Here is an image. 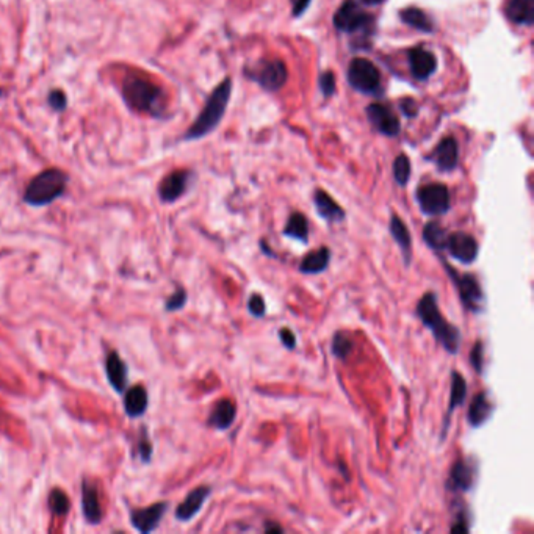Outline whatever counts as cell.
Instances as JSON below:
<instances>
[{"mask_svg":"<svg viewBox=\"0 0 534 534\" xmlns=\"http://www.w3.org/2000/svg\"><path fill=\"white\" fill-rule=\"evenodd\" d=\"M429 160L434 162L440 172H451L456 170L459 162L458 143L453 136H445L431 153Z\"/></svg>","mask_w":534,"mask_h":534,"instance_id":"9a60e30c","label":"cell"},{"mask_svg":"<svg viewBox=\"0 0 534 534\" xmlns=\"http://www.w3.org/2000/svg\"><path fill=\"white\" fill-rule=\"evenodd\" d=\"M4 95H5L4 90H2V88H0V97H4Z\"/></svg>","mask_w":534,"mask_h":534,"instance_id":"bcb514c9","label":"cell"},{"mask_svg":"<svg viewBox=\"0 0 534 534\" xmlns=\"http://www.w3.org/2000/svg\"><path fill=\"white\" fill-rule=\"evenodd\" d=\"M212 494V487L208 486H199L193 489L191 492L186 495V499L179 504L176 509V518L180 522H190L191 518L199 514V511L204 506V503L208 500V497Z\"/></svg>","mask_w":534,"mask_h":534,"instance_id":"2e32d148","label":"cell"},{"mask_svg":"<svg viewBox=\"0 0 534 534\" xmlns=\"http://www.w3.org/2000/svg\"><path fill=\"white\" fill-rule=\"evenodd\" d=\"M401 110H403L404 114H406V117L414 118L415 114H417L418 107H417L414 99H406V100H403V102H401Z\"/></svg>","mask_w":534,"mask_h":534,"instance_id":"7bdbcfd3","label":"cell"},{"mask_svg":"<svg viewBox=\"0 0 534 534\" xmlns=\"http://www.w3.org/2000/svg\"><path fill=\"white\" fill-rule=\"evenodd\" d=\"M237 417L235 404L230 400H221L215 404L210 415L207 418V425L218 431H226L232 427Z\"/></svg>","mask_w":534,"mask_h":534,"instance_id":"cb8c5ba5","label":"cell"},{"mask_svg":"<svg viewBox=\"0 0 534 534\" xmlns=\"http://www.w3.org/2000/svg\"><path fill=\"white\" fill-rule=\"evenodd\" d=\"M278 336H279L280 343H283L287 350H295V348H297V336L293 334L292 329L280 328Z\"/></svg>","mask_w":534,"mask_h":534,"instance_id":"f35d334b","label":"cell"},{"mask_svg":"<svg viewBox=\"0 0 534 534\" xmlns=\"http://www.w3.org/2000/svg\"><path fill=\"white\" fill-rule=\"evenodd\" d=\"M388 230H391L393 242L398 244L404 259V265L409 266L410 261H413V237H410L408 226L404 225V221L398 215L393 213L391 218V225H388Z\"/></svg>","mask_w":534,"mask_h":534,"instance_id":"7402d4cb","label":"cell"},{"mask_svg":"<svg viewBox=\"0 0 534 534\" xmlns=\"http://www.w3.org/2000/svg\"><path fill=\"white\" fill-rule=\"evenodd\" d=\"M149 404L148 392L143 386H134L124 395V410L131 418H138L146 413Z\"/></svg>","mask_w":534,"mask_h":534,"instance_id":"d4e9b609","label":"cell"},{"mask_svg":"<svg viewBox=\"0 0 534 534\" xmlns=\"http://www.w3.org/2000/svg\"><path fill=\"white\" fill-rule=\"evenodd\" d=\"M446 237H449V232H446V230L444 229V226L440 225L439 221H429L423 227V240H425V243H427L428 247L431 249H434L436 252L445 251Z\"/></svg>","mask_w":534,"mask_h":534,"instance_id":"f546056e","label":"cell"},{"mask_svg":"<svg viewBox=\"0 0 534 534\" xmlns=\"http://www.w3.org/2000/svg\"><path fill=\"white\" fill-rule=\"evenodd\" d=\"M409 64L410 72L417 78V81H427L437 68L436 57L432 55L429 50L423 47H415L409 52Z\"/></svg>","mask_w":534,"mask_h":534,"instance_id":"ac0fdd59","label":"cell"},{"mask_svg":"<svg viewBox=\"0 0 534 534\" xmlns=\"http://www.w3.org/2000/svg\"><path fill=\"white\" fill-rule=\"evenodd\" d=\"M230 95H232V81H230V78H225V81L212 91V95L208 96L204 108H202L199 113V117L184 135V140H199L202 136L213 132L215 129L218 127L222 117H225Z\"/></svg>","mask_w":534,"mask_h":534,"instance_id":"7a4b0ae2","label":"cell"},{"mask_svg":"<svg viewBox=\"0 0 534 534\" xmlns=\"http://www.w3.org/2000/svg\"><path fill=\"white\" fill-rule=\"evenodd\" d=\"M121 91L126 104L132 110L150 117H160L163 113V93L148 77L126 76Z\"/></svg>","mask_w":534,"mask_h":534,"instance_id":"3957f363","label":"cell"},{"mask_svg":"<svg viewBox=\"0 0 534 534\" xmlns=\"http://www.w3.org/2000/svg\"><path fill=\"white\" fill-rule=\"evenodd\" d=\"M105 372H107V378L110 386L117 391L118 393H124L127 388V379H129V373H127V365L124 360L121 359L118 351H112L110 355L105 359Z\"/></svg>","mask_w":534,"mask_h":534,"instance_id":"ffe728a7","label":"cell"},{"mask_svg":"<svg viewBox=\"0 0 534 534\" xmlns=\"http://www.w3.org/2000/svg\"><path fill=\"white\" fill-rule=\"evenodd\" d=\"M445 251L449 256L459 263L470 265L476 261L480 254V244L472 234L467 232H453L446 237Z\"/></svg>","mask_w":534,"mask_h":534,"instance_id":"8fae6325","label":"cell"},{"mask_svg":"<svg viewBox=\"0 0 534 534\" xmlns=\"http://www.w3.org/2000/svg\"><path fill=\"white\" fill-rule=\"evenodd\" d=\"M393 179L400 186H406L410 179V162L409 158L400 154L393 160Z\"/></svg>","mask_w":534,"mask_h":534,"instance_id":"d6a6232c","label":"cell"},{"mask_svg":"<svg viewBox=\"0 0 534 534\" xmlns=\"http://www.w3.org/2000/svg\"><path fill=\"white\" fill-rule=\"evenodd\" d=\"M319 85H320V91L324 97H331L336 95V76L334 72L331 71H324L320 74L319 78Z\"/></svg>","mask_w":534,"mask_h":534,"instance_id":"e575fe53","label":"cell"},{"mask_svg":"<svg viewBox=\"0 0 534 534\" xmlns=\"http://www.w3.org/2000/svg\"><path fill=\"white\" fill-rule=\"evenodd\" d=\"M368 122L376 129V131L386 136H396L400 134V119L395 117V113L387 105L382 104H370L367 107Z\"/></svg>","mask_w":534,"mask_h":534,"instance_id":"5bb4252c","label":"cell"},{"mask_svg":"<svg viewBox=\"0 0 534 534\" xmlns=\"http://www.w3.org/2000/svg\"><path fill=\"white\" fill-rule=\"evenodd\" d=\"M445 271L449 273L451 283L456 287L459 299L463 306L472 314H481L485 310V292L478 283L476 276L470 273H459L453 268L450 263L445 262V259L440 256Z\"/></svg>","mask_w":534,"mask_h":534,"instance_id":"5b68a950","label":"cell"},{"mask_svg":"<svg viewBox=\"0 0 534 534\" xmlns=\"http://www.w3.org/2000/svg\"><path fill=\"white\" fill-rule=\"evenodd\" d=\"M186 301H189L186 290L184 287H177L174 293H172L167 299V302H165V309H167L168 312H176V310H180L186 304Z\"/></svg>","mask_w":534,"mask_h":534,"instance_id":"836d02e7","label":"cell"},{"mask_svg":"<svg viewBox=\"0 0 534 534\" xmlns=\"http://www.w3.org/2000/svg\"><path fill=\"white\" fill-rule=\"evenodd\" d=\"M372 25V16L365 13L356 0H345L334 14V27L343 33H357Z\"/></svg>","mask_w":534,"mask_h":534,"instance_id":"9c48e42d","label":"cell"},{"mask_svg":"<svg viewBox=\"0 0 534 534\" xmlns=\"http://www.w3.org/2000/svg\"><path fill=\"white\" fill-rule=\"evenodd\" d=\"M271 531H276V533H283V528H280L279 525H271V523H266L265 526V533H271Z\"/></svg>","mask_w":534,"mask_h":534,"instance_id":"ee69618b","label":"cell"},{"mask_svg":"<svg viewBox=\"0 0 534 534\" xmlns=\"http://www.w3.org/2000/svg\"><path fill=\"white\" fill-rule=\"evenodd\" d=\"M66 172L57 168L44 170L28 182L24 191V202L32 207L49 206L63 196L66 191Z\"/></svg>","mask_w":534,"mask_h":534,"instance_id":"277c9868","label":"cell"},{"mask_svg":"<svg viewBox=\"0 0 534 534\" xmlns=\"http://www.w3.org/2000/svg\"><path fill=\"white\" fill-rule=\"evenodd\" d=\"M170 503L168 502H158L150 504L148 508L134 509L131 511V523L136 531L141 534H148L154 531L160 525L163 516L167 514Z\"/></svg>","mask_w":534,"mask_h":534,"instance_id":"4fadbf2b","label":"cell"},{"mask_svg":"<svg viewBox=\"0 0 534 534\" xmlns=\"http://www.w3.org/2000/svg\"><path fill=\"white\" fill-rule=\"evenodd\" d=\"M494 403L490 401L486 392L476 393L475 398L472 400L470 408L467 410V422L472 428H481L482 425H486L490 420V417L494 415Z\"/></svg>","mask_w":534,"mask_h":534,"instance_id":"d6986e66","label":"cell"},{"mask_svg":"<svg viewBox=\"0 0 534 534\" xmlns=\"http://www.w3.org/2000/svg\"><path fill=\"white\" fill-rule=\"evenodd\" d=\"M140 458L143 463H149L150 461V456H153V444H150V440L148 437L146 432H144L141 440H140Z\"/></svg>","mask_w":534,"mask_h":534,"instance_id":"ab89813d","label":"cell"},{"mask_svg":"<svg viewBox=\"0 0 534 534\" xmlns=\"http://www.w3.org/2000/svg\"><path fill=\"white\" fill-rule=\"evenodd\" d=\"M476 478H478V464L470 458H458L445 481V489L453 494H467L473 489Z\"/></svg>","mask_w":534,"mask_h":534,"instance_id":"30bf717a","label":"cell"},{"mask_svg":"<svg viewBox=\"0 0 534 534\" xmlns=\"http://www.w3.org/2000/svg\"><path fill=\"white\" fill-rule=\"evenodd\" d=\"M506 16L514 24L531 27L534 24V0H509Z\"/></svg>","mask_w":534,"mask_h":534,"instance_id":"4316f807","label":"cell"},{"mask_svg":"<svg viewBox=\"0 0 534 534\" xmlns=\"http://www.w3.org/2000/svg\"><path fill=\"white\" fill-rule=\"evenodd\" d=\"M331 351H333V355L340 359V360H346L351 355L352 351H355V342H352V338L348 333H343V331H338V333L334 334L333 337V343H331Z\"/></svg>","mask_w":534,"mask_h":534,"instance_id":"4dcf8cb0","label":"cell"},{"mask_svg":"<svg viewBox=\"0 0 534 534\" xmlns=\"http://www.w3.org/2000/svg\"><path fill=\"white\" fill-rule=\"evenodd\" d=\"M365 5H381L384 0H362Z\"/></svg>","mask_w":534,"mask_h":534,"instance_id":"f6af8a7d","label":"cell"},{"mask_svg":"<svg viewBox=\"0 0 534 534\" xmlns=\"http://www.w3.org/2000/svg\"><path fill=\"white\" fill-rule=\"evenodd\" d=\"M47 102H49L50 107L54 108L55 112H59V113L63 112V110H66V105H68L66 104V95H64L61 90L50 91L49 96H47Z\"/></svg>","mask_w":534,"mask_h":534,"instance_id":"74e56055","label":"cell"},{"mask_svg":"<svg viewBox=\"0 0 534 534\" xmlns=\"http://www.w3.org/2000/svg\"><path fill=\"white\" fill-rule=\"evenodd\" d=\"M82 509L85 521L91 525H97L102 521V508H100L97 487L93 481L85 480L82 485Z\"/></svg>","mask_w":534,"mask_h":534,"instance_id":"44dd1931","label":"cell"},{"mask_svg":"<svg viewBox=\"0 0 534 534\" xmlns=\"http://www.w3.org/2000/svg\"><path fill=\"white\" fill-rule=\"evenodd\" d=\"M415 198L422 213L427 216H440L449 213L451 196L449 186L444 184H428L417 190Z\"/></svg>","mask_w":534,"mask_h":534,"instance_id":"ba28073f","label":"cell"},{"mask_svg":"<svg viewBox=\"0 0 534 534\" xmlns=\"http://www.w3.org/2000/svg\"><path fill=\"white\" fill-rule=\"evenodd\" d=\"M310 5V0H292V13L295 18L302 16Z\"/></svg>","mask_w":534,"mask_h":534,"instance_id":"b9f144b4","label":"cell"},{"mask_svg":"<svg viewBox=\"0 0 534 534\" xmlns=\"http://www.w3.org/2000/svg\"><path fill=\"white\" fill-rule=\"evenodd\" d=\"M49 508L55 516H66L71 509V502L68 499V495L60 489H54L49 495Z\"/></svg>","mask_w":534,"mask_h":534,"instance_id":"1f68e13d","label":"cell"},{"mask_svg":"<svg viewBox=\"0 0 534 534\" xmlns=\"http://www.w3.org/2000/svg\"><path fill=\"white\" fill-rule=\"evenodd\" d=\"M244 76L266 91H278L285 85L288 71L280 60H261L254 66L244 68Z\"/></svg>","mask_w":534,"mask_h":534,"instance_id":"8992f818","label":"cell"},{"mask_svg":"<svg viewBox=\"0 0 534 534\" xmlns=\"http://www.w3.org/2000/svg\"><path fill=\"white\" fill-rule=\"evenodd\" d=\"M468 530H470V525H468V517L461 512V514L456 518V522H454L453 526L450 528V531L451 533H468Z\"/></svg>","mask_w":534,"mask_h":534,"instance_id":"60d3db41","label":"cell"},{"mask_svg":"<svg viewBox=\"0 0 534 534\" xmlns=\"http://www.w3.org/2000/svg\"><path fill=\"white\" fill-rule=\"evenodd\" d=\"M465 396H467V381H465V378L459 372H453L451 373L450 403H449V409H446V415H445V420H444L442 432H440V440H442V442H444L445 437H446V432H449L450 420H451L453 413H454V410H456V408L463 406L464 401H465Z\"/></svg>","mask_w":534,"mask_h":534,"instance_id":"e0dca14e","label":"cell"},{"mask_svg":"<svg viewBox=\"0 0 534 534\" xmlns=\"http://www.w3.org/2000/svg\"><path fill=\"white\" fill-rule=\"evenodd\" d=\"M248 312L256 316V319H262L266 314V304L265 299L261 293H252L248 299Z\"/></svg>","mask_w":534,"mask_h":534,"instance_id":"d590c367","label":"cell"},{"mask_svg":"<svg viewBox=\"0 0 534 534\" xmlns=\"http://www.w3.org/2000/svg\"><path fill=\"white\" fill-rule=\"evenodd\" d=\"M470 364L476 373H482V368H485V346L480 340L475 343L473 350L470 351Z\"/></svg>","mask_w":534,"mask_h":534,"instance_id":"8d00e7d4","label":"cell"},{"mask_svg":"<svg viewBox=\"0 0 534 534\" xmlns=\"http://www.w3.org/2000/svg\"><path fill=\"white\" fill-rule=\"evenodd\" d=\"M400 19L404 24L415 28L418 32L431 33L432 32V20L423 10L417 8V6H408L400 11Z\"/></svg>","mask_w":534,"mask_h":534,"instance_id":"f1b7e54d","label":"cell"},{"mask_svg":"<svg viewBox=\"0 0 534 534\" xmlns=\"http://www.w3.org/2000/svg\"><path fill=\"white\" fill-rule=\"evenodd\" d=\"M314 204L320 218L328 222H342L345 220V210L324 190L314 193Z\"/></svg>","mask_w":534,"mask_h":534,"instance_id":"603a6c76","label":"cell"},{"mask_svg":"<svg viewBox=\"0 0 534 534\" xmlns=\"http://www.w3.org/2000/svg\"><path fill=\"white\" fill-rule=\"evenodd\" d=\"M283 235L306 244L309 242V222L306 216L301 212H293L288 216L287 225L283 229Z\"/></svg>","mask_w":534,"mask_h":534,"instance_id":"83f0119b","label":"cell"},{"mask_svg":"<svg viewBox=\"0 0 534 534\" xmlns=\"http://www.w3.org/2000/svg\"><path fill=\"white\" fill-rule=\"evenodd\" d=\"M415 315L427 329L434 336L436 342L451 356H456L461 348V331L444 319L439 309V299L434 292L425 293L415 306Z\"/></svg>","mask_w":534,"mask_h":534,"instance_id":"6da1fadb","label":"cell"},{"mask_svg":"<svg viewBox=\"0 0 534 534\" xmlns=\"http://www.w3.org/2000/svg\"><path fill=\"white\" fill-rule=\"evenodd\" d=\"M193 180V172L189 170H177L165 177L158 185V196L163 202L171 204L176 202L190 189Z\"/></svg>","mask_w":534,"mask_h":534,"instance_id":"7c38bea8","label":"cell"},{"mask_svg":"<svg viewBox=\"0 0 534 534\" xmlns=\"http://www.w3.org/2000/svg\"><path fill=\"white\" fill-rule=\"evenodd\" d=\"M350 85L362 95H376L381 88V74L378 68L367 59L351 60L346 71Z\"/></svg>","mask_w":534,"mask_h":534,"instance_id":"52a82bcc","label":"cell"},{"mask_svg":"<svg viewBox=\"0 0 534 534\" xmlns=\"http://www.w3.org/2000/svg\"><path fill=\"white\" fill-rule=\"evenodd\" d=\"M331 263V249L326 247H321L304 256L299 263V271L304 274H320L328 270Z\"/></svg>","mask_w":534,"mask_h":534,"instance_id":"484cf974","label":"cell"}]
</instances>
